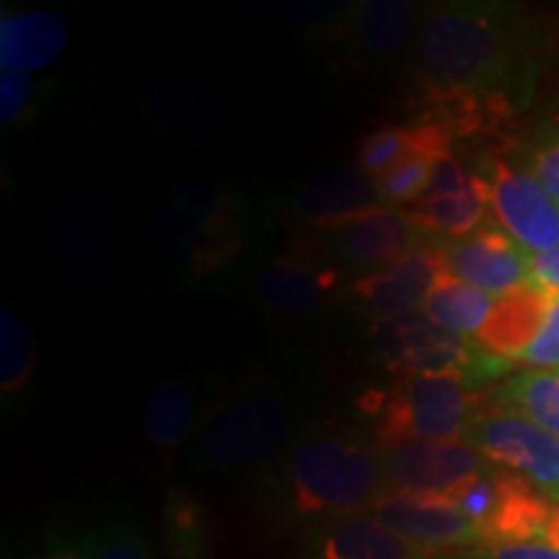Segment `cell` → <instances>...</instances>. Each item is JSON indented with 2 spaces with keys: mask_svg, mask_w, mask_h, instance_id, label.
<instances>
[{
  "mask_svg": "<svg viewBox=\"0 0 559 559\" xmlns=\"http://www.w3.org/2000/svg\"><path fill=\"white\" fill-rule=\"evenodd\" d=\"M464 440L489 464L519 474L559 506V440L551 432L521 412L500 409L474 419Z\"/></svg>",
  "mask_w": 559,
  "mask_h": 559,
  "instance_id": "obj_7",
  "label": "cell"
},
{
  "mask_svg": "<svg viewBox=\"0 0 559 559\" xmlns=\"http://www.w3.org/2000/svg\"><path fill=\"white\" fill-rule=\"evenodd\" d=\"M198 425V400L192 383L171 376L153 391L145 407V432L160 451H177L192 438Z\"/></svg>",
  "mask_w": 559,
  "mask_h": 559,
  "instance_id": "obj_24",
  "label": "cell"
},
{
  "mask_svg": "<svg viewBox=\"0 0 559 559\" xmlns=\"http://www.w3.org/2000/svg\"><path fill=\"white\" fill-rule=\"evenodd\" d=\"M519 164L526 166L547 187V192L559 205V111L547 115L536 124Z\"/></svg>",
  "mask_w": 559,
  "mask_h": 559,
  "instance_id": "obj_29",
  "label": "cell"
},
{
  "mask_svg": "<svg viewBox=\"0 0 559 559\" xmlns=\"http://www.w3.org/2000/svg\"><path fill=\"white\" fill-rule=\"evenodd\" d=\"M417 79L445 117L474 128L485 111H508L534 79V41L521 13L495 3H445L423 16Z\"/></svg>",
  "mask_w": 559,
  "mask_h": 559,
  "instance_id": "obj_1",
  "label": "cell"
},
{
  "mask_svg": "<svg viewBox=\"0 0 559 559\" xmlns=\"http://www.w3.org/2000/svg\"><path fill=\"white\" fill-rule=\"evenodd\" d=\"M300 430L298 404L283 383L254 379L230 383L202 417L194 456L202 469H272L288 453Z\"/></svg>",
  "mask_w": 559,
  "mask_h": 559,
  "instance_id": "obj_4",
  "label": "cell"
},
{
  "mask_svg": "<svg viewBox=\"0 0 559 559\" xmlns=\"http://www.w3.org/2000/svg\"><path fill=\"white\" fill-rule=\"evenodd\" d=\"M500 396L508 409L521 412L531 423L559 440V373L557 370H526L502 383Z\"/></svg>",
  "mask_w": 559,
  "mask_h": 559,
  "instance_id": "obj_26",
  "label": "cell"
},
{
  "mask_svg": "<svg viewBox=\"0 0 559 559\" xmlns=\"http://www.w3.org/2000/svg\"><path fill=\"white\" fill-rule=\"evenodd\" d=\"M88 559H151L143 531L130 519H111L86 528Z\"/></svg>",
  "mask_w": 559,
  "mask_h": 559,
  "instance_id": "obj_30",
  "label": "cell"
},
{
  "mask_svg": "<svg viewBox=\"0 0 559 559\" xmlns=\"http://www.w3.org/2000/svg\"><path fill=\"white\" fill-rule=\"evenodd\" d=\"M515 362H523L531 370H557L559 373V296L547 298L542 332Z\"/></svg>",
  "mask_w": 559,
  "mask_h": 559,
  "instance_id": "obj_32",
  "label": "cell"
},
{
  "mask_svg": "<svg viewBox=\"0 0 559 559\" xmlns=\"http://www.w3.org/2000/svg\"><path fill=\"white\" fill-rule=\"evenodd\" d=\"M528 285L539 288L547 296H559V247L542 254H531Z\"/></svg>",
  "mask_w": 559,
  "mask_h": 559,
  "instance_id": "obj_35",
  "label": "cell"
},
{
  "mask_svg": "<svg viewBox=\"0 0 559 559\" xmlns=\"http://www.w3.org/2000/svg\"><path fill=\"white\" fill-rule=\"evenodd\" d=\"M440 158L425 156V153H415V156L394 164L386 174L376 179V190H379V200L383 207H400V205H415L428 190L432 169H436Z\"/></svg>",
  "mask_w": 559,
  "mask_h": 559,
  "instance_id": "obj_28",
  "label": "cell"
},
{
  "mask_svg": "<svg viewBox=\"0 0 559 559\" xmlns=\"http://www.w3.org/2000/svg\"><path fill=\"white\" fill-rule=\"evenodd\" d=\"M381 453L386 492L400 495H451L495 469L466 440L407 443Z\"/></svg>",
  "mask_w": 559,
  "mask_h": 559,
  "instance_id": "obj_11",
  "label": "cell"
},
{
  "mask_svg": "<svg viewBox=\"0 0 559 559\" xmlns=\"http://www.w3.org/2000/svg\"><path fill=\"white\" fill-rule=\"evenodd\" d=\"M45 88L37 79L13 70H0V122L3 128H19L37 115Z\"/></svg>",
  "mask_w": 559,
  "mask_h": 559,
  "instance_id": "obj_31",
  "label": "cell"
},
{
  "mask_svg": "<svg viewBox=\"0 0 559 559\" xmlns=\"http://www.w3.org/2000/svg\"><path fill=\"white\" fill-rule=\"evenodd\" d=\"M453 132L438 122H417V124H394V128L376 130L373 135L362 140L358 151V169L370 179H379L391 166L400 160L425 153L432 158L451 156Z\"/></svg>",
  "mask_w": 559,
  "mask_h": 559,
  "instance_id": "obj_22",
  "label": "cell"
},
{
  "mask_svg": "<svg viewBox=\"0 0 559 559\" xmlns=\"http://www.w3.org/2000/svg\"><path fill=\"white\" fill-rule=\"evenodd\" d=\"M440 555L409 544L373 515L355 513L311 526L304 559H438Z\"/></svg>",
  "mask_w": 559,
  "mask_h": 559,
  "instance_id": "obj_15",
  "label": "cell"
},
{
  "mask_svg": "<svg viewBox=\"0 0 559 559\" xmlns=\"http://www.w3.org/2000/svg\"><path fill=\"white\" fill-rule=\"evenodd\" d=\"M52 254L60 275L79 290H96L117 264V226L96 194L66 200L55 215Z\"/></svg>",
  "mask_w": 559,
  "mask_h": 559,
  "instance_id": "obj_8",
  "label": "cell"
},
{
  "mask_svg": "<svg viewBox=\"0 0 559 559\" xmlns=\"http://www.w3.org/2000/svg\"><path fill=\"white\" fill-rule=\"evenodd\" d=\"M547 298V293L534 285H523L508 296H500L474 342L495 358L515 362L542 332Z\"/></svg>",
  "mask_w": 559,
  "mask_h": 559,
  "instance_id": "obj_20",
  "label": "cell"
},
{
  "mask_svg": "<svg viewBox=\"0 0 559 559\" xmlns=\"http://www.w3.org/2000/svg\"><path fill=\"white\" fill-rule=\"evenodd\" d=\"M415 5L404 0H366L355 5L347 21L353 50L366 60H389L400 55L415 29Z\"/></svg>",
  "mask_w": 559,
  "mask_h": 559,
  "instance_id": "obj_21",
  "label": "cell"
},
{
  "mask_svg": "<svg viewBox=\"0 0 559 559\" xmlns=\"http://www.w3.org/2000/svg\"><path fill=\"white\" fill-rule=\"evenodd\" d=\"M68 39V24L60 13L5 9L0 16V70L41 73L62 58Z\"/></svg>",
  "mask_w": 559,
  "mask_h": 559,
  "instance_id": "obj_16",
  "label": "cell"
},
{
  "mask_svg": "<svg viewBox=\"0 0 559 559\" xmlns=\"http://www.w3.org/2000/svg\"><path fill=\"white\" fill-rule=\"evenodd\" d=\"M293 202H296L300 218L313 221L321 230L373 207H383L376 181L360 169H347V166H334V169L313 174L300 185Z\"/></svg>",
  "mask_w": 559,
  "mask_h": 559,
  "instance_id": "obj_18",
  "label": "cell"
},
{
  "mask_svg": "<svg viewBox=\"0 0 559 559\" xmlns=\"http://www.w3.org/2000/svg\"><path fill=\"white\" fill-rule=\"evenodd\" d=\"M443 277V254H440L438 243L432 239L404 257V260L391 264V267L355 280L353 293L370 317L391 321L423 311L425 300L430 298V293L436 290V285Z\"/></svg>",
  "mask_w": 559,
  "mask_h": 559,
  "instance_id": "obj_14",
  "label": "cell"
},
{
  "mask_svg": "<svg viewBox=\"0 0 559 559\" xmlns=\"http://www.w3.org/2000/svg\"><path fill=\"white\" fill-rule=\"evenodd\" d=\"M280 515L317 523L366 513L386 492L383 453L353 430H306L270 469Z\"/></svg>",
  "mask_w": 559,
  "mask_h": 559,
  "instance_id": "obj_3",
  "label": "cell"
},
{
  "mask_svg": "<svg viewBox=\"0 0 559 559\" xmlns=\"http://www.w3.org/2000/svg\"><path fill=\"white\" fill-rule=\"evenodd\" d=\"M436 243L443 254L445 275L472 288L500 298L528 285L531 254L510 239L495 221L485 223L464 239H436Z\"/></svg>",
  "mask_w": 559,
  "mask_h": 559,
  "instance_id": "obj_13",
  "label": "cell"
},
{
  "mask_svg": "<svg viewBox=\"0 0 559 559\" xmlns=\"http://www.w3.org/2000/svg\"><path fill=\"white\" fill-rule=\"evenodd\" d=\"M337 283V270L300 257H280L264 264L254 277V296L275 317H306L317 311Z\"/></svg>",
  "mask_w": 559,
  "mask_h": 559,
  "instance_id": "obj_17",
  "label": "cell"
},
{
  "mask_svg": "<svg viewBox=\"0 0 559 559\" xmlns=\"http://www.w3.org/2000/svg\"><path fill=\"white\" fill-rule=\"evenodd\" d=\"M438 559H559V551L544 547V544H500V547L449 551Z\"/></svg>",
  "mask_w": 559,
  "mask_h": 559,
  "instance_id": "obj_34",
  "label": "cell"
},
{
  "mask_svg": "<svg viewBox=\"0 0 559 559\" xmlns=\"http://www.w3.org/2000/svg\"><path fill=\"white\" fill-rule=\"evenodd\" d=\"M366 513L432 555L481 547L479 528L453 506L449 495L383 492Z\"/></svg>",
  "mask_w": 559,
  "mask_h": 559,
  "instance_id": "obj_12",
  "label": "cell"
},
{
  "mask_svg": "<svg viewBox=\"0 0 559 559\" xmlns=\"http://www.w3.org/2000/svg\"><path fill=\"white\" fill-rule=\"evenodd\" d=\"M542 544H544V547L559 551V506H555V510H551L547 528H544Z\"/></svg>",
  "mask_w": 559,
  "mask_h": 559,
  "instance_id": "obj_36",
  "label": "cell"
},
{
  "mask_svg": "<svg viewBox=\"0 0 559 559\" xmlns=\"http://www.w3.org/2000/svg\"><path fill=\"white\" fill-rule=\"evenodd\" d=\"M472 389L453 376L402 379L381 407L379 449L464 440L477 419L472 417Z\"/></svg>",
  "mask_w": 559,
  "mask_h": 559,
  "instance_id": "obj_6",
  "label": "cell"
},
{
  "mask_svg": "<svg viewBox=\"0 0 559 559\" xmlns=\"http://www.w3.org/2000/svg\"><path fill=\"white\" fill-rule=\"evenodd\" d=\"M324 234L332 260L358 277L376 275L432 241L415 215L400 207H373Z\"/></svg>",
  "mask_w": 559,
  "mask_h": 559,
  "instance_id": "obj_10",
  "label": "cell"
},
{
  "mask_svg": "<svg viewBox=\"0 0 559 559\" xmlns=\"http://www.w3.org/2000/svg\"><path fill=\"white\" fill-rule=\"evenodd\" d=\"M376 347L383 362L396 373L409 376H453L466 386H485L506 373L513 362L495 358L477 342L443 330L425 311L381 321L376 330Z\"/></svg>",
  "mask_w": 559,
  "mask_h": 559,
  "instance_id": "obj_5",
  "label": "cell"
},
{
  "mask_svg": "<svg viewBox=\"0 0 559 559\" xmlns=\"http://www.w3.org/2000/svg\"><path fill=\"white\" fill-rule=\"evenodd\" d=\"M257 234V215L230 185L187 179L156 202L153 251L179 285L215 283L239 267Z\"/></svg>",
  "mask_w": 559,
  "mask_h": 559,
  "instance_id": "obj_2",
  "label": "cell"
},
{
  "mask_svg": "<svg viewBox=\"0 0 559 559\" xmlns=\"http://www.w3.org/2000/svg\"><path fill=\"white\" fill-rule=\"evenodd\" d=\"M495 300L498 298L489 293L445 275L425 300L423 311L443 330L464 334V337H477L495 309Z\"/></svg>",
  "mask_w": 559,
  "mask_h": 559,
  "instance_id": "obj_25",
  "label": "cell"
},
{
  "mask_svg": "<svg viewBox=\"0 0 559 559\" xmlns=\"http://www.w3.org/2000/svg\"><path fill=\"white\" fill-rule=\"evenodd\" d=\"M449 498L474 526L481 528L489 515H492L495 502H498V466H495L492 472H487L485 477H477L472 479L469 485L459 487L456 492L449 495Z\"/></svg>",
  "mask_w": 559,
  "mask_h": 559,
  "instance_id": "obj_33",
  "label": "cell"
},
{
  "mask_svg": "<svg viewBox=\"0 0 559 559\" xmlns=\"http://www.w3.org/2000/svg\"><path fill=\"white\" fill-rule=\"evenodd\" d=\"M37 373V342L16 311H0V389L3 396L29 389Z\"/></svg>",
  "mask_w": 559,
  "mask_h": 559,
  "instance_id": "obj_27",
  "label": "cell"
},
{
  "mask_svg": "<svg viewBox=\"0 0 559 559\" xmlns=\"http://www.w3.org/2000/svg\"><path fill=\"white\" fill-rule=\"evenodd\" d=\"M432 239H464L485 226L489 213V185L485 174L474 171L464 190L438 198H419L409 207Z\"/></svg>",
  "mask_w": 559,
  "mask_h": 559,
  "instance_id": "obj_23",
  "label": "cell"
},
{
  "mask_svg": "<svg viewBox=\"0 0 559 559\" xmlns=\"http://www.w3.org/2000/svg\"><path fill=\"white\" fill-rule=\"evenodd\" d=\"M481 174L489 185L492 221L510 239L528 254L559 247V205L526 166L519 160L492 158Z\"/></svg>",
  "mask_w": 559,
  "mask_h": 559,
  "instance_id": "obj_9",
  "label": "cell"
},
{
  "mask_svg": "<svg viewBox=\"0 0 559 559\" xmlns=\"http://www.w3.org/2000/svg\"><path fill=\"white\" fill-rule=\"evenodd\" d=\"M557 502L536 492L519 474L498 469V502L479 528L481 547L500 544H542L551 510Z\"/></svg>",
  "mask_w": 559,
  "mask_h": 559,
  "instance_id": "obj_19",
  "label": "cell"
}]
</instances>
